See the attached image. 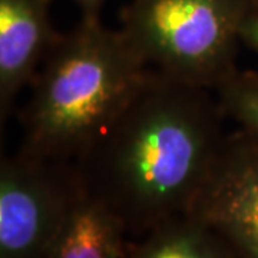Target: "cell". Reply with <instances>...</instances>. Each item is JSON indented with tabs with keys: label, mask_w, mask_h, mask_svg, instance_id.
Wrapping results in <instances>:
<instances>
[{
	"label": "cell",
	"mask_w": 258,
	"mask_h": 258,
	"mask_svg": "<svg viewBox=\"0 0 258 258\" xmlns=\"http://www.w3.org/2000/svg\"><path fill=\"white\" fill-rule=\"evenodd\" d=\"M225 118L210 89L149 69L116 119L74 165L128 228L188 214L220 154Z\"/></svg>",
	"instance_id": "obj_1"
},
{
	"label": "cell",
	"mask_w": 258,
	"mask_h": 258,
	"mask_svg": "<svg viewBox=\"0 0 258 258\" xmlns=\"http://www.w3.org/2000/svg\"><path fill=\"white\" fill-rule=\"evenodd\" d=\"M120 30L82 16L59 35L33 79L20 151L75 164L116 119L148 74Z\"/></svg>",
	"instance_id": "obj_2"
},
{
	"label": "cell",
	"mask_w": 258,
	"mask_h": 258,
	"mask_svg": "<svg viewBox=\"0 0 258 258\" xmlns=\"http://www.w3.org/2000/svg\"><path fill=\"white\" fill-rule=\"evenodd\" d=\"M248 0H132L125 39L148 69L215 91L234 71Z\"/></svg>",
	"instance_id": "obj_3"
},
{
	"label": "cell",
	"mask_w": 258,
	"mask_h": 258,
	"mask_svg": "<svg viewBox=\"0 0 258 258\" xmlns=\"http://www.w3.org/2000/svg\"><path fill=\"white\" fill-rule=\"evenodd\" d=\"M79 186L74 164L19 149L0 165V258H49Z\"/></svg>",
	"instance_id": "obj_4"
},
{
	"label": "cell",
	"mask_w": 258,
	"mask_h": 258,
	"mask_svg": "<svg viewBox=\"0 0 258 258\" xmlns=\"http://www.w3.org/2000/svg\"><path fill=\"white\" fill-rule=\"evenodd\" d=\"M188 214L205 222L225 245L258 258V139L225 135L208 179Z\"/></svg>",
	"instance_id": "obj_5"
},
{
	"label": "cell",
	"mask_w": 258,
	"mask_h": 258,
	"mask_svg": "<svg viewBox=\"0 0 258 258\" xmlns=\"http://www.w3.org/2000/svg\"><path fill=\"white\" fill-rule=\"evenodd\" d=\"M52 0H0V118L33 82L59 37L50 22Z\"/></svg>",
	"instance_id": "obj_6"
},
{
	"label": "cell",
	"mask_w": 258,
	"mask_h": 258,
	"mask_svg": "<svg viewBox=\"0 0 258 258\" xmlns=\"http://www.w3.org/2000/svg\"><path fill=\"white\" fill-rule=\"evenodd\" d=\"M125 224L81 182L49 258H122Z\"/></svg>",
	"instance_id": "obj_7"
},
{
	"label": "cell",
	"mask_w": 258,
	"mask_h": 258,
	"mask_svg": "<svg viewBox=\"0 0 258 258\" xmlns=\"http://www.w3.org/2000/svg\"><path fill=\"white\" fill-rule=\"evenodd\" d=\"M225 242L205 222L184 214L158 225L131 258H222Z\"/></svg>",
	"instance_id": "obj_8"
},
{
	"label": "cell",
	"mask_w": 258,
	"mask_h": 258,
	"mask_svg": "<svg viewBox=\"0 0 258 258\" xmlns=\"http://www.w3.org/2000/svg\"><path fill=\"white\" fill-rule=\"evenodd\" d=\"M215 93L224 115L237 120L247 134L258 139V76L235 72Z\"/></svg>",
	"instance_id": "obj_9"
},
{
	"label": "cell",
	"mask_w": 258,
	"mask_h": 258,
	"mask_svg": "<svg viewBox=\"0 0 258 258\" xmlns=\"http://www.w3.org/2000/svg\"><path fill=\"white\" fill-rule=\"evenodd\" d=\"M241 40L248 43L258 52V15L248 13L241 25Z\"/></svg>",
	"instance_id": "obj_10"
},
{
	"label": "cell",
	"mask_w": 258,
	"mask_h": 258,
	"mask_svg": "<svg viewBox=\"0 0 258 258\" xmlns=\"http://www.w3.org/2000/svg\"><path fill=\"white\" fill-rule=\"evenodd\" d=\"M75 2L81 10H82V16H99L102 5L105 3V0H72Z\"/></svg>",
	"instance_id": "obj_11"
}]
</instances>
